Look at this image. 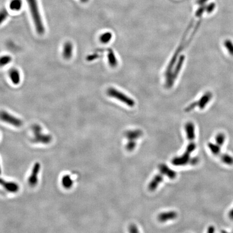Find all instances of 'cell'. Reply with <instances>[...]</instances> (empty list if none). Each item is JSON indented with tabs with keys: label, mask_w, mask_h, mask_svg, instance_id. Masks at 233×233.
I'll return each instance as SVG.
<instances>
[{
	"label": "cell",
	"mask_w": 233,
	"mask_h": 233,
	"mask_svg": "<svg viewBox=\"0 0 233 233\" xmlns=\"http://www.w3.org/2000/svg\"><path fill=\"white\" fill-rule=\"evenodd\" d=\"M1 173V166H0V174Z\"/></svg>",
	"instance_id": "cell-34"
},
{
	"label": "cell",
	"mask_w": 233,
	"mask_h": 233,
	"mask_svg": "<svg viewBox=\"0 0 233 233\" xmlns=\"http://www.w3.org/2000/svg\"><path fill=\"white\" fill-rule=\"evenodd\" d=\"M74 46L72 43L70 41H67L64 44L63 46L62 55L63 58L66 60H69L71 58L73 55Z\"/></svg>",
	"instance_id": "cell-11"
},
{
	"label": "cell",
	"mask_w": 233,
	"mask_h": 233,
	"mask_svg": "<svg viewBox=\"0 0 233 233\" xmlns=\"http://www.w3.org/2000/svg\"><path fill=\"white\" fill-rule=\"evenodd\" d=\"M206 10V4L203 6H200L199 8L197 9L195 12V16L200 18Z\"/></svg>",
	"instance_id": "cell-25"
},
{
	"label": "cell",
	"mask_w": 233,
	"mask_h": 233,
	"mask_svg": "<svg viewBox=\"0 0 233 233\" xmlns=\"http://www.w3.org/2000/svg\"><path fill=\"white\" fill-rule=\"evenodd\" d=\"M224 46L230 55L233 56V42L230 40H226L224 42Z\"/></svg>",
	"instance_id": "cell-22"
},
{
	"label": "cell",
	"mask_w": 233,
	"mask_h": 233,
	"mask_svg": "<svg viewBox=\"0 0 233 233\" xmlns=\"http://www.w3.org/2000/svg\"><path fill=\"white\" fill-rule=\"evenodd\" d=\"M177 217V213L175 211L162 213L158 216V220L161 222H165L170 220H174Z\"/></svg>",
	"instance_id": "cell-14"
},
{
	"label": "cell",
	"mask_w": 233,
	"mask_h": 233,
	"mask_svg": "<svg viewBox=\"0 0 233 233\" xmlns=\"http://www.w3.org/2000/svg\"><path fill=\"white\" fill-rule=\"evenodd\" d=\"M0 185L8 192L10 193H16L19 190V186L14 182L7 181L0 178Z\"/></svg>",
	"instance_id": "cell-10"
},
{
	"label": "cell",
	"mask_w": 233,
	"mask_h": 233,
	"mask_svg": "<svg viewBox=\"0 0 233 233\" xmlns=\"http://www.w3.org/2000/svg\"><path fill=\"white\" fill-rule=\"evenodd\" d=\"M215 232V228L214 227H213V226H210V227H209L208 228V230H207V232L208 233H214Z\"/></svg>",
	"instance_id": "cell-32"
},
{
	"label": "cell",
	"mask_w": 233,
	"mask_h": 233,
	"mask_svg": "<svg viewBox=\"0 0 233 233\" xmlns=\"http://www.w3.org/2000/svg\"><path fill=\"white\" fill-rule=\"evenodd\" d=\"M164 175H165L162 172L159 171V173L158 174L156 175L149 184L148 185L149 190L153 192L154 190H156V188L158 187L159 185L163 181Z\"/></svg>",
	"instance_id": "cell-12"
},
{
	"label": "cell",
	"mask_w": 233,
	"mask_h": 233,
	"mask_svg": "<svg viewBox=\"0 0 233 233\" xmlns=\"http://www.w3.org/2000/svg\"><path fill=\"white\" fill-rule=\"evenodd\" d=\"M135 146H136L135 140H129V142L126 145V149L129 151H131L135 149Z\"/></svg>",
	"instance_id": "cell-27"
},
{
	"label": "cell",
	"mask_w": 233,
	"mask_h": 233,
	"mask_svg": "<svg viewBox=\"0 0 233 233\" xmlns=\"http://www.w3.org/2000/svg\"><path fill=\"white\" fill-rule=\"evenodd\" d=\"M0 119L3 122L12 125L16 127H20L22 125L23 122L21 120L8 113L6 111H0Z\"/></svg>",
	"instance_id": "cell-7"
},
{
	"label": "cell",
	"mask_w": 233,
	"mask_h": 233,
	"mask_svg": "<svg viewBox=\"0 0 233 233\" xmlns=\"http://www.w3.org/2000/svg\"><path fill=\"white\" fill-rule=\"evenodd\" d=\"M185 59V57L184 55L181 56L178 61L174 69H173V71H172L171 74L167 77H166V85L167 88H170L174 84L175 80L178 77L179 72L181 71V68L184 63Z\"/></svg>",
	"instance_id": "cell-6"
},
{
	"label": "cell",
	"mask_w": 233,
	"mask_h": 233,
	"mask_svg": "<svg viewBox=\"0 0 233 233\" xmlns=\"http://www.w3.org/2000/svg\"><path fill=\"white\" fill-rule=\"evenodd\" d=\"M12 61V57L9 55H3L0 57V68L6 66Z\"/></svg>",
	"instance_id": "cell-21"
},
{
	"label": "cell",
	"mask_w": 233,
	"mask_h": 233,
	"mask_svg": "<svg viewBox=\"0 0 233 233\" xmlns=\"http://www.w3.org/2000/svg\"><path fill=\"white\" fill-rule=\"evenodd\" d=\"M216 7V4L214 2H212L208 4V5H206V12L208 14H211L214 10Z\"/></svg>",
	"instance_id": "cell-26"
},
{
	"label": "cell",
	"mask_w": 233,
	"mask_h": 233,
	"mask_svg": "<svg viewBox=\"0 0 233 233\" xmlns=\"http://www.w3.org/2000/svg\"><path fill=\"white\" fill-rule=\"evenodd\" d=\"M41 169V164L39 163H35L32 169L31 173L28 178V184L31 186H35L38 183V175Z\"/></svg>",
	"instance_id": "cell-9"
},
{
	"label": "cell",
	"mask_w": 233,
	"mask_h": 233,
	"mask_svg": "<svg viewBox=\"0 0 233 233\" xmlns=\"http://www.w3.org/2000/svg\"><path fill=\"white\" fill-rule=\"evenodd\" d=\"M208 0H197L196 1V4L199 6H203V5H205L206 2L208 1Z\"/></svg>",
	"instance_id": "cell-30"
},
{
	"label": "cell",
	"mask_w": 233,
	"mask_h": 233,
	"mask_svg": "<svg viewBox=\"0 0 233 233\" xmlns=\"http://www.w3.org/2000/svg\"><path fill=\"white\" fill-rule=\"evenodd\" d=\"M228 217L230 220H233V208L230 210L228 213Z\"/></svg>",
	"instance_id": "cell-31"
},
{
	"label": "cell",
	"mask_w": 233,
	"mask_h": 233,
	"mask_svg": "<svg viewBox=\"0 0 233 233\" xmlns=\"http://www.w3.org/2000/svg\"><path fill=\"white\" fill-rule=\"evenodd\" d=\"M159 171L162 172L164 174L170 179H174L177 177V173L174 171L169 169L167 166L165 164H161L159 165Z\"/></svg>",
	"instance_id": "cell-15"
},
{
	"label": "cell",
	"mask_w": 233,
	"mask_h": 233,
	"mask_svg": "<svg viewBox=\"0 0 233 233\" xmlns=\"http://www.w3.org/2000/svg\"><path fill=\"white\" fill-rule=\"evenodd\" d=\"M32 131L34 135L32 139V141L35 143L48 144L52 140V137L51 135H45L42 132V128L38 125L35 124L33 125L32 127Z\"/></svg>",
	"instance_id": "cell-5"
},
{
	"label": "cell",
	"mask_w": 233,
	"mask_h": 233,
	"mask_svg": "<svg viewBox=\"0 0 233 233\" xmlns=\"http://www.w3.org/2000/svg\"><path fill=\"white\" fill-rule=\"evenodd\" d=\"M107 59L109 65L112 68H116L118 65V62L117 60L116 56L115 55L114 51L112 49L108 50V54H107Z\"/></svg>",
	"instance_id": "cell-16"
},
{
	"label": "cell",
	"mask_w": 233,
	"mask_h": 233,
	"mask_svg": "<svg viewBox=\"0 0 233 233\" xmlns=\"http://www.w3.org/2000/svg\"><path fill=\"white\" fill-rule=\"evenodd\" d=\"M80 1H81V2H82V3H87L88 1H89V0H80Z\"/></svg>",
	"instance_id": "cell-33"
},
{
	"label": "cell",
	"mask_w": 233,
	"mask_h": 233,
	"mask_svg": "<svg viewBox=\"0 0 233 233\" xmlns=\"http://www.w3.org/2000/svg\"><path fill=\"white\" fill-rule=\"evenodd\" d=\"M129 232L130 233H138L139 232V230L135 225L131 224L129 227Z\"/></svg>",
	"instance_id": "cell-28"
},
{
	"label": "cell",
	"mask_w": 233,
	"mask_h": 233,
	"mask_svg": "<svg viewBox=\"0 0 233 233\" xmlns=\"http://www.w3.org/2000/svg\"><path fill=\"white\" fill-rule=\"evenodd\" d=\"M213 98V93L210 91H208L205 93L201 98L197 101L192 103L189 105V107L191 110H193L195 107H199L200 109H204L206 105L208 104L209 101H211Z\"/></svg>",
	"instance_id": "cell-8"
},
{
	"label": "cell",
	"mask_w": 233,
	"mask_h": 233,
	"mask_svg": "<svg viewBox=\"0 0 233 233\" xmlns=\"http://www.w3.org/2000/svg\"><path fill=\"white\" fill-rule=\"evenodd\" d=\"M23 6L22 0H12L9 4L10 9L13 11H19Z\"/></svg>",
	"instance_id": "cell-18"
},
{
	"label": "cell",
	"mask_w": 233,
	"mask_h": 233,
	"mask_svg": "<svg viewBox=\"0 0 233 233\" xmlns=\"http://www.w3.org/2000/svg\"><path fill=\"white\" fill-rule=\"evenodd\" d=\"M185 130L187 133L188 144L184 153L181 156L175 157L172 160V164L176 166L186 165L188 164L195 165L198 162L197 158H190L191 154L195 151L196 147L195 142V126L193 123L192 122L187 123L185 125Z\"/></svg>",
	"instance_id": "cell-1"
},
{
	"label": "cell",
	"mask_w": 233,
	"mask_h": 233,
	"mask_svg": "<svg viewBox=\"0 0 233 233\" xmlns=\"http://www.w3.org/2000/svg\"><path fill=\"white\" fill-rule=\"evenodd\" d=\"M30 12L31 15L34 21L35 27L37 34L43 35L45 33V28L40 14L37 0H27Z\"/></svg>",
	"instance_id": "cell-2"
},
{
	"label": "cell",
	"mask_w": 233,
	"mask_h": 233,
	"mask_svg": "<svg viewBox=\"0 0 233 233\" xmlns=\"http://www.w3.org/2000/svg\"><path fill=\"white\" fill-rule=\"evenodd\" d=\"M209 149L214 156H217L221 161L228 165H233V158L227 154L221 152V146L215 145L212 143L208 144Z\"/></svg>",
	"instance_id": "cell-4"
},
{
	"label": "cell",
	"mask_w": 233,
	"mask_h": 233,
	"mask_svg": "<svg viewBox=\"0 0 233 233\" xmlns=\"http://www.w3.org/2000/svg\"><path fill=\"white\" fill-rule=\"evenodd\" d=\"M112 38V34L110 32H106L101 34L99 37V40L103 44H107L109 43Z\"/></svg>",
	"instance_id": "cell-20"
},
{
	"label": "cell",
	"mask_w": 233,
	"mask_h": 233,
	"mask_svg": "<svg viewBox=\"0 0 233 233\" xmlns=\"http://www.w3.org/2000/svg\"><path fill=\"white\" fill-rule=\"evenodd\" d=\"M106 93L109 97L116 99L129 107H133L135 105V101L132 98L114 88H109L106 91Z\"/></svg>",
	"instance_id": "cell-3"
},
{
	"label": "cell",
	"mask_w": 233,
	"mask_h": 233,
	"mask_svg": "<svg viewBox=\"0 0 233 233\" xmlns=\"http://www.w3.org/2000/svg\"><path fill=\"white\" fill-rule=\"evenodd\" d=\"M62 184L63 186L66 189H69L72 187L74 182L71 178L70 176L69 175H65L63 176L62 179Z\"/></svg>",
	"instance_id": "cell-19"
},
{
	"label": "cell",
	"mask_w": 233,
	"mask_h": 233,
	"mask_svg": "<svg viewBox=\"0 0 233 233\" xmlns=\"http://www.w3.org/2000/svg\"><path fill=\"white\" fill-rule=\"evenodd\" d=\"M9 76L12 82L14 85H18L21 82V74L19 71L16 68H12L9 71Z\"/></svg>",
	"instance_id": "cell-13"
},
{
	"label": "cell",
	"mask_w": 233,
	"mask_h": 233,
	"mask_svg": "<svg viewBox=\"0 0 233 233\" xmlns=\"http://www.w3.org/2000/svg\"><path fill=\"white\" fill-rule=\"evenodd\" d=\"M142 135V132L140 130H136L135 131H129L126 132L125 136L129 140H135Z\"/></svg>",
	"instance_id": "cell-17"
},
{
	"label": "cell",
	"mask_w": 233,
	"mask_h": 233,
	"mask_svg": "<svg viewBox=\"0 0 233 233\" xmlns=\"http://www.w3.org/2000/svg\"><path fill=\"white\" fill-rule=\"evenodd\" d=\"M8 12L6 9L3 8L0 10V25H2L8 17Z\"/></svg>",
	"instance_id": "cell-24"
},
{
	"label": "cell",
	"mask_w": 233,
	"mask_h": 233,
	"mask_svg": "<svg viewBox=\"0 0 233 233\" xmlns=\"http://www.w3.org/2000/svg\"><path fill=\"white\" fill-rule=\"evenodd\" d=\"M225 140H226V137L222 133H218L215 137V141L216 142V144L221 147L224 144Z\"/></svg>",
	"instance_id": "cell-23"
},
{
	"label": "cell",
	"mask_w": 233,
	"mask_h": 233,
	"mask_svg": "<svg viewBox=\"0 0 233 233\" xmlns=\"http://www.w3.org/2000/svg\"><path fill=\"white\" fill-rule=\"evenodd\" d=\"M98 57H99L98 55H97V54H93V55H92L88 56L87 59H88V60L89 61H92L93 60L96 59H97Z\"/></svg>",
	"instance_id": "cell-29"
}]
</instances>
